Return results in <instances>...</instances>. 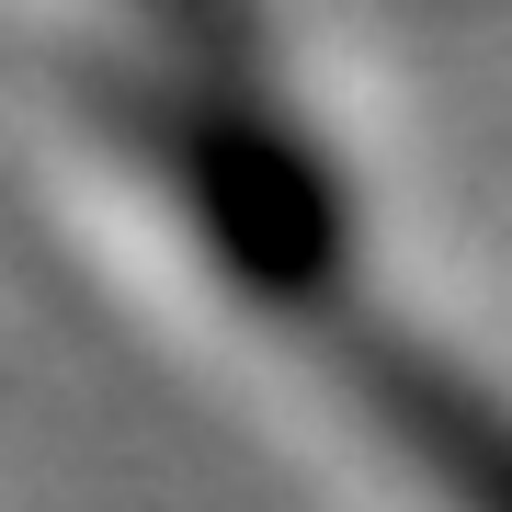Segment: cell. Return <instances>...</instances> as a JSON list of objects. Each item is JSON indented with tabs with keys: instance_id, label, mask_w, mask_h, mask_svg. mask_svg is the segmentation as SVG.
<instances>
[{
	"instance_id": "2",
	"label": "cell",
	"mask_w": 512,
	"mask_h": 512,
	"mask_svg": "<svg viewBox=\"0 0 512 512\" xmlns=\"http://www.w3.org/2000/svg\"><path fill=\"white\" fill-rule=\"evenodd\" d=\"M353 399L456 512H512V410L490 387H467L444 353L399 342V330H353Z\"/></svg>"
},
{
	"instance_id": "1",
	"label": "cell",
	"mask_w": 512,
	"mask_h": 512,
	"mask_svg": "<svg viewBox=\"0 0 512 512\" xmlns=\"http://www.w3.org/2000/svg\"><path fill=\"white\" fill-rule=\"evenodd\" d=\"M137 148L171 171V194L194 205V228L217 239V262L274 308H330L342 285V205H330L319 160L262 114L239 80H183V92L126 103Z\"/></svg>"
}]
</instances>
